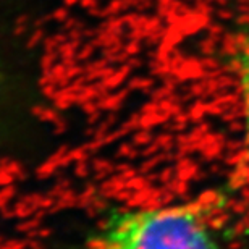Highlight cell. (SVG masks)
Returning a JSON list of instances; mask_svg holds the SVG:
<instances>
[{
	"mask_svg": "<svg viewBox=\"0 0 249 249\" xmlns=\"http://www.w3.org/2000/svg\"><path fill=\"white\" fill-rule=\"evenodd\" d=\"M238 83L241 96V118L246 141L249 144V44L241 49L238 55Z\"/></svg>",
	"mask_w": 249,
	"mask_h": 249,
	"instance_id": "cell-2",
	"label": "cell"
},
{
	"mask_svg": "<svg viewBox=\"0 0 249 249\" xmlns=\"http://www.w3.org/2000/svg\"><path fill=\"white\" fill-rule=\"evenodd\" d=\"M209 201L113 209L84 249H231L228 230Z\"/></svg>",
	"mask_w": 249,
	"mask_h": 249,
	"instance_id": "cell-1",
	"label": "cell"
}]
</instances>
